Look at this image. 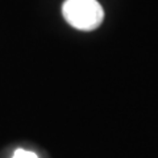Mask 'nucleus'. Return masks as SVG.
I'll list each match as a JSON object with an SVG mask.
<instances>
[{
    "label": "nucleus",
    "mask_w": 158,
    "mask_h": 158,
    "mask_svg": "<svg viewBox=\"0 0 158 158\" xmlns=\"http://www.w3.org/2000/svg\"><path fill=\"white\" fill-rule=\"evenodd\" d=\"M62 13L71 27L85 32L99 28L104 19V11L98 0H66Z\"/></svg>",
    "instance_id": "nucleus-1"
},
{
    "label": "nucleus",
    "mask_w": 158,
    "mask_h": 158,
    "mask_svg": "<svg viewBox=\"0 0 158 158\" xmlns=\"http://www.w3.org/2000/svg\"><path fill=\"white\" fill-rule=\"evenodd\" d=\"M12 158H38L34 152L31 150H24V149H17L15 152Z\"/></svg>",
    "instance_id": "nucleus-2"
}]
</instances>
